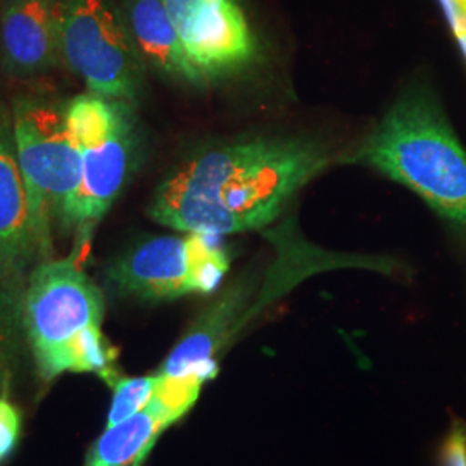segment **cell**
Returning <instances> with one entry per match:
<instances>
[{"label":"cell","instance_id":"cell-3","mask_svg":"<svg viewBox=\"0 0 466 466\" xmlns=\"http://www.w3.org/2000/svg\"><path fill=\"white\" fill-rule=\"evenodd\" d=\"M354 161L377 167L439 215L466 225V152L427 94L413 92L394 104Z\"/></svg>","mask_w":466,"mask_h":466},{"label":"cell","instance_id":"cell-2","mask_svg":"<svg viewBox=\"0 0 466 466\" xmlns=\"http://www.w3.org/2000/svg\"><path fill=\"white\" fill-rule=\"evenodd\" d=\"M104 294L76 258L34 268L21 300L23 332L44 382L94 373L109 387L121 375L117 350L102 333Z\"/></svg>","mask_w":466,"mask_h":466},{"label":"cell","instance_id":"cell-4","mask_svg":"<svg viewBox=\"0 0 466 466\" xmlns=\"http://www.w3.org/2000/svg\"><path fill=\"white\" fill-rule=\"evenodd\" d=\"M11 128L35 233L49 261L54 225L63 228L82 185V156L67 125L66 104L19 97Z\"/></svg>","mask_w":466,"mask_h":466},{"label":"cell","instance_id":"cell-19","mask_svg":"<svg viewBox=\"0 0 466 466\" xmlns=\"http://www.w3.org/2000/svg\"><path fill=\"white\" fill-rule=\"evenodd\" d=\"M444 13L448 16L451 28L456 36L466 32V4L465 0H441Z\"/></svg>","mask_w":466,"mask_h":466},{"label":"cell","instance_id":"cell-18","mask_svg":"<svg viewBox=\"0 0 466 466\" xmlns=\"http://www.w3.org/2000/svg\"><path fill=\"white\" fill-rule=\"evenodd\" d=\"M439 460L441 466H466V421L461 418H452Z\"/></svg>","mask_w":466,"mask_h":466},{"label":"cell","instance_id":"cell-1","mask_svg":"<svg viewBox=\"0 0 466 466\" xmlns=\"http://www.w3.org/2000/svg\"><path fill=\"white\" fill-rule=\"evenodd\" d=\"M330 159L323 146L306 138H258L204 150L157 187L149 217L182 233L258 230L275 221Z\"/></svg>","mask_w":466,"mask_h":466},{"label":"cell","instance_id":"cell-12","mask_svg":"<svg viewBox=\"0 0 466 466\" xmlns=\"http://www.w3.org/2000/svg\"><path fill=\"white\" fill-rule=\"evenodd\" d=\"M121 13L146 65L182 84H209L188 57L163 0H123Z\"/></svg>","mask_w":466,"mask_h":466},{"label":"cell","instance_id":"cell-17","mask_svg":"<svg viewBox=\"0 0 466 466\" xmlns=\"http://www.w3.org/2000/svg\"><path fill=\"white\" fill-rule=\"evenodd\" d=\"M23 429V417L15 402L0 398V463L16 450Z\"/></svg>","mask_w":466,"mask_h":466},{"label":"cell","instance_id":"cell-6","mask_svg":"<svg viewBox=\"0 0 466 466\" xmlns=\"http://www.w3.org/2000/svg\"><path fill=\"white\" fill-rule=\"evenodd\" d=\"M230 267L219 237L204 233L159 235L127 250L107 268L111 290L140 302L211 294Z\"/></svg>","mask_w":466,"mask_h":466},{"label":"cell","instance_id":"cell-20","mask_svg":"<svg viewBox=\"0 0 466 466\" xmlns=\"http://www.w3.org/2000/svg\"><path fill=\"white\" fill-rule=\"evenodd\" d=\"M456 38H458V42H460V46H461V49H463L466 56V32L463 35H460V36H456Z\"/></svg>","mask_w":466,"mask_h":466},{"label":"cell","instance_id":"cell-7","mask_svg":"<svg viewBox=\"0 0 466 466\" xmlns=\"http://www.w3.org/2000/svg\"><path fill=\"white\" fill-rule=\"evenodd\" d=\"M63 63L88 92L134 106L146 63L113 0H63Z\"/></svg>","mask_w":466,"mask_h":466},{"label":"cell","instance_id":"cell-9","mask_svg":"<svg viewBox=\"0 0 466 466\" xmlns=\"http://www.w3.org/2000/svg\"><path fill=\"white\" fill-rule=\"evenodd\" d=\"M17 167L13 128L0 125V283L23 300L34 268L44 263Z\"/></svg>","mask_w":466,"mask_h":466},{"label":"cell","instance_id":"cell-16","mask_svg":"<svg viewBox=\"0 0 466 466\" xmlns=\"http://www.w3.org/2000/svg\"><path fill=\"white\" fill-rule=\"evenodd\" d=\"M204 383L206 380L198 373H188L182 377L157 373L154 398L165 406V410L175 418V421H178L192 410Z\"/></svg>","mask_w":466,"mask_h":466},{"label":"cell","instance_id":"cell-13","mask_svg":"<svg viewBox=\"0 0 466 466\" xmlns=\"http://www.w3.org/2000/svg\"><path fill=\"white\" fill-rule=\"evenodd\" d=\"M173 423L175 418L152 396L140 413L106 427L88 451L85 466H140L159 435Z\"/></svg>","mask_w":466,"mask_h":466},{"label":"cell","instance_id":"cell-5","mask_svg":"<svg viewBox=\"0 0 466 466\" xmlns=\"http://www.w3.org/2000/svg\"><path fill=\"white\" fill-rule=\"evenodd\" d=\"M66 116L82 156V185L63 230L76 233L82 252L132 173L134 115L130 104L88 92L67 102Z\"/></svg>","mask_w":466,"mask_h":466},{"label":"cell","instance_id":"cell-11","mask_svg":"<svg viewBox=\"0 0 466 466\" xmlns=\"http://www.w3.org/2000/svg\"><path fill=\"white\" fill-rule=\"evenodd\" d=\"M252 292V279L233 282L184 333L178 344L167 354L159 373L169 377L198 373L206 382L215 379L218 356L244 323Z\"/></svg>","mask_w":466,"mask_h":466},{"label":"cell","instance_id":"cell-8","mask_svg":"<svg viewBox=\"0 0 466 466\" xmlns=\"http://www.w3.org/2000/svg\"><path fill=\"white\" fill-rule=\"evenodd\" d=\"M185 50L211 82L248 66L256 40L237 0H163Z\"/></svg>","mask_w":466,"mask_h":466},{"label":"cell","instance_id":"cell-10","mask_svg":"<svg viewBox=\"0 0 466 466\" xmlns=\"http://www.w3.org/2000/svg\"><path fill=\"white\" fill-rule=\"evenodd\" d=\"M63 0H4L2 61L9 75L30 78L63 63Z\"/></svg>","mask_w":466,"mask_h":466},{"label":"cell","instance_id":"cell-21","mask_svg":"<svg viewBox=\"0 0 466 466\" xmlns=\"http://www.w3.org/2000/svg\"><path fill=\"white\" fill-rule=\"evenodd\" d=\"M465 4H466V0H465Z\"/></svg>","mask_w":466,"mask_h":466},{"label":"cell","instance_id":"cell-14","mask_svg":"<svg viewBox=\"0 0 466 466\" xmlns=\"http://www.w3.org/2000/svg\"><path fill=\"white\" fill-rule=\"evenodd\" d=\"M26 342L21 321V302L0 283V398H7Z\"/></svg>","mask_w":466,"mask_h":466},{"label":"cell","instance_id":"cell-15","mask_svg":"<svg viewBox=\"0 0 466 466\" xmlns=\"http://www.w3.org/2000/svg\"><path fill=\"white\" fill-rule=\"evenodd\" d=\"M157 383V375L150 377H125L119 375L113 383V402L107 413L106 427H113L135 417L149 404Z\"/></svg>","mask_w":466,"mask_h":466}]
</instances>
